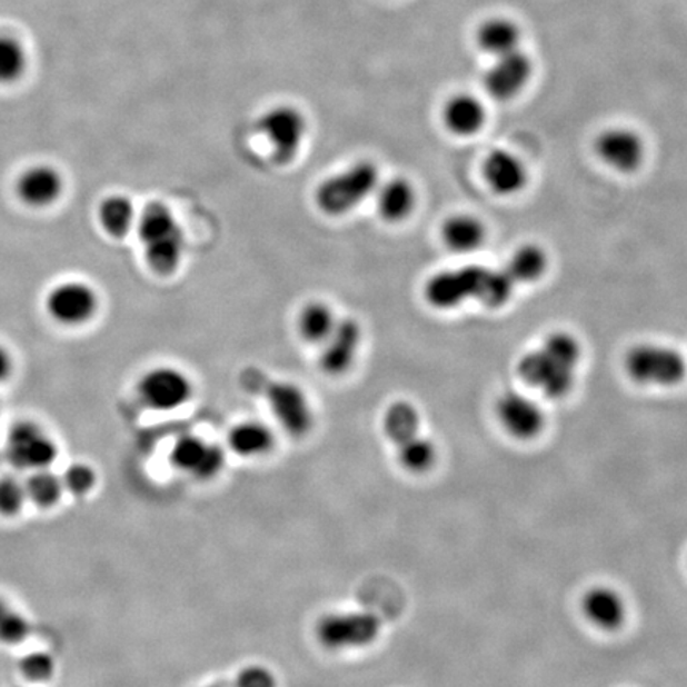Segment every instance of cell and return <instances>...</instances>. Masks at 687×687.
I'll list each match as a JSON object with an SVG mask.
<instances>
[{"mask_svg": "<svg viewBox=\"0 0 687 687\" xmlns=\"http://www.w3.org/2000/svg\"><path fill=\"white\" fill-rule=\"evenodd\" d=\"M627 376L638 386L675 387L686 378V358L665 344L643 342L631 347L624 358Z\"/></svg>", "mask_w": 687, "mask_h": 687, "instance_id": "5", "label": "cell"}, {"mask_svg": "<svg viewBox=\"0 0 687 687\" xmlns=\"http://www.w3.org/2000/svg\"><path fill=\"white\" fill-rule=\"evenodd\" d=\"M20 668L21 674H23L24 678L29 679V681L43 683L53 678L57 664H54V659L50 654L36 651L28 654V656L21 659Z\"/></svg>", "mask_w": 687, "mask_h": 687, "instance_id": "33", "label": "cell"}, {"mask_svg": "<svg viewBox=\"0 0 687 687\" xmlns=\"http://www.w3.org/2000/svg\"><path fill=\"white\" fill-rule=\"evenodd\" d=\"M380 629L382 624L375 613H332L320 619L317 638L332 651L365 648L378 640Z\"/></svg>", "mask_w": 687, "mask_h": 687, "instance_id": "7", "label": "cell"}, {"mask_svg": "<svg viewBox=\"0 0 687 687\" xmlns=\"http://www.w3.org/2000/svg\"><path fill=\"white\" fill-rule=\"evenodd\" d=\"M26 498V484L14 476L0 479V515L13 517L20 515Z\"/></svg>", "mask_w": 687, "mask_h": 687, "instance_id": "32", "label": "cell"}, {"mask_svg": "<svg viewBox=\"0 0 687 687\" xmlns=\"http://www.w3.org/2000/svg\"><path fill=\"white\" fill-rule=\"evenodd\" d=\"M171 461L177 470L199 479H209L223 468L225 452L220 446L207 442L199 436L185 435L173 445Z\"/></svg>", "mask_w": 687, "mask_h": 687, "instance_id": "15", "label": "cell"}, {"mask_svg": "<svg viewBox=\"0 0 687 687\" xmlns=\"http://www.w3.org/2000/svg\"><path fill=\"white\" fill-rule=\"evenodd\" d=\"M61 479L54 472L47 470L32 471L31 478L26 482V494L29 500L34 501L40 508H51L58 504L62 494Z\"/></svg>", "mask_w": 687, "mask_h": 687, "instance_id": "31", "label": "cell"}, {"mask_svg": "<svg viewBox=\"0 0 687 687\" xmlns=\"http://www.w3.org/2000/svg\"><path fill=\"white\" fill-rule=\"evenodd\" d=\"M61 173L53 166H34L23 172L18 180V195L26 205L31 207H48L57 202L62 195Z\"/></svg>", "mask_w": 687, "mask_h": 687, "instance_id": "20", "label": "cell"}, {"mask_svg": "<svg viewBox=\"0 0 687 687\" xmlns=\"http://www.w3.org/2000/svg\"><path fill=\"white\" fill-rule=\"evenodd\" d=\"M379 183L378 166L368 160L357 161L317 187L316 205L325 216H346L375 195Z\"/></svg>", "mask_w": 687, "mask_h": 687, "instance_id": "4", "label": "cell"}, {"mask_svg": "<svg viewBox=\"0 0 687 687\" xmlns=\"http://www.w3.org/2000/svg\"><path fill=\"white\" fill-rule=\"evenodd\" d=\"M585 618L600 630H618L627 618V605L618 590L597 586L587 590L581 600Z\"/></svg>", "mask_w": 687, "mask_h": 687, "instance_id": "18", "label": "cell"}, {"mask_svg": "<svg viewBox=\"0 0 687 687\" xmlns=\"http://www.w3.org/2000/svg\"><path fill=\"white\" fill-rule=\"evenodd\" d=\"M596 153L613 171L634 173L645 161V140L634 129L609 128L596 139Z\"/></svg>", "mask_w": 687, "mask_h": 687, "instance_id": "12", "label": "cell"}, {"mask_svg": "<svg viewBox=\"0 0 687 687\" xmlns=\"http://www.w3.org/2000/svg\"><path fill=\"white\" fill-rule=\"evenodd\" d=\"M335 310L323 301H309L298 313L297 328L302 341L323 344L338 323Z\"/></svg>", "mask_w": 687, "mask_h": 687, "instance_id": "24", "label": "cell"}, {"mask_svg": "<svg viewBox=\"0 0 687 687\" xmlns=\"http://www.w3.org/2000/svg\"><path fill=\"white\" fill-rule=\"evenodd\" d=\"M99 221L107 235L112 238H125L138 223L135 205L127 196H109L99 207Z\"/></svg>", "mask_w": 687, "mask_h": 687, "instance_id": "27", "label": "cell"}, {"mask_svg": "<svg viewBox=\"0 0 687 687\" xmlns=\"http://www.w3.org/2000/svg\"><path fill=\"white\" fill-rule=\"evenodd\" d=\"M398 447V460L408 471L424 472L434 467L436 447L430 439L422 435L414 436Z\"/></svg>", "mask_w": 687, "mask_h": 687, "instance_id": "29", "label": "cell"}, {"mask_svg": "<svg viewBox=\"0 0 687 687\" xmlns=\"http://www.w3.org/2000/svg\"><path fill=\"white\" fill-rule=\"evenodd\" d=\"M442 243L454 253L476 252L486 243L487 228L476 216L457 213L446 218L441 227Z\"/></svg>", "mask_w": 687, "mask_h": 687, "instance_id": "21", "label": "cell"}, {"mask_svg": "<svg viewBox=\"0 0 687 687\" xmlns=\"http://www.w3.org/2000/svg\"><path fill=\"white\" fill-rule=\"evenodd\" d=\"M364 341V330L356 319H339L335 330L321 344L320 369L328 376H341L356 364Z\"/></svg>", "mask_w": 687, "mask_h": 687, "instance_id": "13", "label": "cell"}, {"mask_svg": "<svg viewBox=\"0 0 687 687\" xmlns=\"http://www.w3.org/2000/svg\"><path fill=\"white\" fill-rule=\"evenodd\" d=\"M478 43L495 58L520 50V29L506 18H492L479 28Z\"/></svg>", "mask_w": 687, "mask_h": 687, "instance_id": "25", "label": "cell"}, {"mask_svg": "<svg viewBox=\"0 0 687 687\" xmlns=\"http://www.w3.org/2000/svg\"><path fill=\"white\" fill-rule=\"evenodd\" d=\"M516 286L538 282L548 272L549 257L538 243H524L509 255L504 265Z\"/></svg>", "mask_w": 687, "mask_h": 687, "instance_id": "23", "label": "cell"}, {"mask_svg": "<svg viewBox=\"0 0 687 687\" xmlns=\"http://www.w3.org/2000/svg\"><path fill=\"white\" fill-rule=\"evenodd\" d=\"M375 195L379 216L387 223L408 220L417 206L416 188L405 177H394L389 182L379 183Z\"/></svg>", "mask_w": 687, "mask_h": 687, "instance_id": "19", "label": "cell"}, {"mask_svg": "<svg viewBox=\"0 0 687 687\" xmlns=\"http://www.w3.org/2000/svg\"><path fill=\"white\" fill-rule=\"evenodd\" d=\"M10 611V608L7 607L6 601L0 600V623H2V619L6 618L7 613Z\"/></svg>", "mask_w": 687, "mask_h": 687, "instance_id": "38", "label": "cell"}, {"mask_svg": "<svg viewBox=\"0 0 687 687\" xmlns=\"http://www.w3.org/2000/svg\"><path fill=\"white\" fill-rule=\"evenodd\" d=\"M484 182L498 196H515L526 190L528 169L526 162L508 150H494L482 165Z\"/></svg>", "mask_w": 687, "mask_h": 687, "instance_id": "17", "label": "cell"}, {"mask_svg": "<svg viewBox=\"0 0 687 687\" xmlns=\"http://www.w3.org/2000/svg\"><path fill=\"white\" fill-rule=\"evenodd\" d=\"M62 484L73 495H87L94 487L96 472L88 465L73 464L66 470Z\"/></svg>", "mask_w": 687, "mask_h": 687, "instance_id": "34", "label": "cell"}, {"mask_svg": "<svg viewBox=\"0 0 687 687\" xmlns=\"http://www.w3.org/2000/svg\"><path fill=\"white\" fill-rule=\"evenodd\" d=\"M277 422L291 436H305L313 424L312 406L308 395L290 380H275L265 390Z\"/></svg>", "mask_w": 687, "mask_h": 687, "instance_id": "10", "label": "cell"}, {"mask_svg": "<svg viewBox=\"0 0 687 687\" xmlns=\"http://www.w3.org/2000/svg\"><path fill=\"white\" fill-rule=\"evenodd\" d=\"M228 442L238 456L257 457L271 450L275 436L266 425L249 420V422H241L232 428Z\"/></svg>", "mask_w": 687, "mask_h": 687, "instance_id": "26", "label": "cell"}, {"mask_svg": "<svg viewBox=\"0 0 687 687\" xmlns=\"http://www.w3.org/2000/svg\"><path fill=\"white\" fill-rule=\"evenodd\" d=\"M235 687H277L276 676L261 665L243 668L236 678Z\"/></svg>", "mask_w": 687, "mask_h": 687, "instance_id": "36", "label": "cell"}, {"mask_svg": "<svg viewBox=\"0 0 687 687\" xmlns=\"http://www.w3.org/2000/svg\"><path fill=\"white\" fill-rule=\"evenodd\" d=\"M581 358V342L575 335L554 331L539 342L537 349L528 350L520 357L517 375L546 398L561 400L575 387Z\"/></svg>", "mask_w": 687, "mask_h": 687, "instance_id": "2", "label": "cell"}, {"mask_svg": "<svg viewBox=\"0 0 687 687\" xmlns=\"http://www.w3.org/2000/svg\"><path fill=\"white\" fill-rule=\"evenodd\" d=\"M99 299L92 287L83 282L59 283L48 293L47 309L59 323L81 325L92 319Z\"/></svg>", "mask_w": 687, "mask_h": 687, "instance_id": "14", "label": "cell"}, {"mask_svg": "<svg viewBox=\"0 0 687 687\" xmlns=\"http://www.w3.org/2000/svg\"><path fill=\"white\" fill-rule=\"evenodd\" d=\"M384 430L395 446L420 435V414L409 401H395L384 416Z\"/></svg>", "mask_w": 687, "mask_h": 687, "instance_id": "28", "label": "cell"}, {"mask_svg": "<svg viewBox=\"0 0 687 687\" xmlns=\"http://www.w3.org/2000/svg\"><path fill=\"white\" fill-rule=\"evenodd\" d=\"M13 361L10 354L0 346V380L7 379L12 372Z\"/></svg>", "mask_w": 687, "mask_h": 687, "instance_id": "37", "label": "cell"}, {"mask_svg": "<svg viewBox=\"0 0 687 687\" xmlns=\"http://www.w3.org/2000/svg\"><path fill=\"white\" fill-rule=\"evenodd\" d=\"M495 414L506 434L519 441L537 438L546 425L541 406L520 391H505L495 405Z\"/></svg>", "mask_w": 687, "mask_h": 687, "instance_id": "11", "label": "cell"}, {"mask_svg": "<svg viewBox=\"0 0 687 687\" xmlns=\"http://www.w3.org/2000/svg\"><path fill=\"white\" fill-rule=\"evenodd\" d=\"M516 287L504 266L468 265L436 272L425 283L424 297L431 308L439 310L460 308L471 299L498 309L511 301Z\"/></svg>", "mask_w": 687, "mask_h": 687, "instance_id": "1", "label": "cell"}, {"mask_svg": "<svg viewBox=\"0 0 687 687\" xmlns=\"http://www.w3.org/2000/svg\"><path fill=\"white\" fill-rule=\"evenodd\" d=\"M531 76V62L524 51L517 50L495 58L492 68L484 77V87L498 101H509L526 88Z\"/></svg>", "mask_w": 687, "mask_h": 687, "instance_id": "16", "label": "cell"}, {"mask_svg": "<svg viewBox=\"0 0 687 687\" xmlns=\"http://www.w3.org/2000/svg\"><path fill=\"white\" fill-rule=\"evenodd\" d=\"M138 231L151 271L158 276L173 275L182 265L187 242L172 210L162 202H150L140 213Z\"/></svg>", "mask_w": 687, "mask_h": 687, "instance_id": "3", "label": "cell"}, {"mask_svg": "<svg viewBox=\"0 0 687 687\" xmlns=\"http://www.w3.org/2000/svg\"><path fill=\"white\" fill-rule=\"evenodd\" d=\"M210 687H221V686H210Z\"/></svg>", "mask_w": 687, "mask_h": 687, "instance_id": "39", "label": "cell"}, {"mask_svg": "<svg viewBox=\"0 0 687 687\" xmlns=\"http://www.w3.org/2000/svg\"><path fill=\"white\" fill-rule=\"evenodd\" d=\"M31 631V624L20 613L10 609L7 613L6 618L0 623V643L6 645H18V643L24 641L29 637Z\"/></svg>", "mask_w": 687, "mask_h": 687, "instance_id": "35", "label": "cell"}, {"mask_svg": "<svg viewBox=\"0 0 687 687\" xmlns=\"http://www.w3.org/2000/svg\"><path fill=\"white\" fill-rule=\"evenodd\" d=\"M308 118L290 103L271 107L258 118L257 131L271 147L272 157L280 165L293 161L308 136Z\"/></svg>", "mask_w": 687, "mask_h": 687, "instance_id": "6", "label": "cell"}, {"mask_svg": "<svg viewBox=\"0 0 687 687\" xmlns=\"http://www.w3.org/2000/svg\"><path fill=\"white\" fill-rule=\"evenodd\" d=\"M28 64L24 47L17 37L0 34V83L21 79Z\"/></svg>", "mask_w": 687, "mask_h": 687, "instance_id": "30", "label": "cell"}, {"mask_svg": "<svg viewBox=\"0 0 687 687\" xmlns=\"http://www.w3.org/2000/svg\"><path fill=\"white\" fill-rule=\"evenodd\" d=\"M7 460L18 470H47L58 457V446L40 425L20 422L10 430L6 445Z\"/></svg>", "mask_w": 687, "mask_h": 687, "instance_id": "8", "label": "cell"}, {"mask_svg": "<svg viewBox=\"0 0 687 687\" xmlns=\"http://www.w3.org/2000/svg\"><path fill=\"white\" fill-rule=\"evenodd\" d=\"M442 121L452 135L468 138L481 131L486 123V109L476 96L461 92L445 103Z\"/></svg>", "mask_w": 687, "mask_h": 687, "instance_id": "22", "label": "cell"}, {"mask_svg": "<svg viewBox=\"0 0 687 687\" xmlns=\"http://www.w3.org/2000/svg\"><path fill=\"white\" fill-rule=\"evenodd\" d=\"M138 394L147 408L173 411L193 397V384L179 368L158 367L142 376Z\"/></svg>", "mask_w": 687, "mask_h": 687, "instance_id": "9", "label": "cell"}]
</instances>
